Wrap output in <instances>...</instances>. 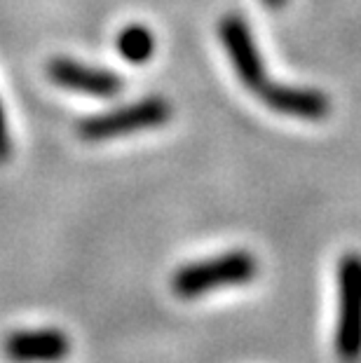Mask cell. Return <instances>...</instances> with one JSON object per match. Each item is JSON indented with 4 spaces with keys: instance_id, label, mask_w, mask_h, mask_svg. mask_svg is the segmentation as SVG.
Returning a JSON list of instances; mask_svg holds the SVG:
<instances>
[{
    "instance_id": "obj_9",
    "label": "cell",
    "mask_w": 361,
    "mask_h": 363,
    "mask_svg": "<svg viewBox=\"0 0 361 363\" xmlns=\"http://www.w3.org/2000/svg\"><path fill=\"white\" fill-rule=\"evenodd\" d=\"M10 157H12V136H10V127H7L3 104H0V164H5Z\"/></svg>"
},
{
    "instance_id": "obj_2",
    "label": "cell",
    "mask_w": 361,
    "mask_h": 363,
    "mask_svg": "<svg viewBox=\"0 0 361 363\" xmlns=\"http://www.w3.org/2000/svg\"><path fill=\"white\" fill-rule=\"evenodd\" d=\"M333 352L340 363L361 361V253H345L335 269Z\"/></svg>"
},
{
    "instance_id": "obj_4",
    "label": "cell",
    "mask_w": 361,
    "mask_h": 363,
    "mask_svg": "<svg viewBox=\"0 0 361 363\" xmlns=\"http://www.w3.org/2000/svg\"><path fill=\"white\" fill-rule=\"evenodd\" d=\"M218 38L226 48V54L233 61L237 78L244 82V87L258 91L265 84V68L260 52L253 40L249 24L237 14H226L218 24Z\"/></svg>"
},
{
    "instance_id": "obj_8",
    "label": "cell",
    "mask_w": 361,
    "mask_h": 363,
    "mask_svg": "<svg viewBox=\"0 0 361 363\" xmlns=\"http://www.w3.org/2000/svg\"><path fill=\"white\" fill-rule=\"evenodd\" d=\"M118 54L129 64H145L152 54H155V38H152L150 28L141 24H129L118 33L115 40Z\"/></svg>"
},
{
    "instance_id": "obj_10",
    "label": "cell",
    "mask_w": 361,
    "mask_h": 363,
    "mask_svg": "<svg viewBox=\"0 0 361 363\" xmlns=\"http://www.w3.org/2000/svg\"><path fill=\"white\" fill-rule=\"evenodd\" d=\"M263 3H265L267 7H272V10H279V7L287 5L289 0H263Z\"/></svg>"
},
{
    "instance_id": "obj_6",
    "label": "cell",
    "mask_w": 361,
    "mask_h": 363,
    "mask_svg": "<svg viewBox=\"0 0 361 363\" xmlns=\"http://www.w3.org/2000/svg\"><path fill=\"white\" fill-rule=\"evenodd\" d=\"M48 75L61 89H71L78 91V94L99 96V99L118 96L122 87H125V80L120 75H115L113 71L80 64V61L66 57L52 59L48 64Z\"/></svg>"
},
{
    "instance_id": "obj_3",
    "label": "cell",
    "mask_w": 361,
    "mask_h": 363,
    "mask_svg": "<svg viewBox=\"0 0 361 363\" xmlns=\"http://www.w3.org/2000/svg\"><path fill=\"white\" fill-rule=\"evenodd\" d=\"M172 104L162 96H145L141 101L127 104L115 111L91 115L78 122V136L89 143L109 141V138L129 136L136 131L157 129L172 120Z\"/></svg>"
},
{
    "instance_id": "obj_1",
    "label": "cell",
    "mask_w": 361,
    "mask_h": 363,
    "mask_svg": "<svg viewBox=\"0 0 361 363\" xmlns=\"http://www.w3.org/2000/svg\"><path fill=\"white\" fill-rule=\"evenodd\" d=\"M258 260L249 251H226L221 256L188 262L172 274V291L181 300L204 298L218 289L244 286L256 279Z\"/></svg>"
},
{
    "instance_id": "obj_5",
    "label": "cell",
    "mask_w": 361,
    "mask_h": 363,
    "mask_svg": "<svg viewBox=\"0 0 361 363\" xmlns=\"http://www.w3.org/2000/svg\"><path fill=\"white\" fill-rule=\"evenodd\" d=\"M71 350V337L59 328H19L3 340V354L12 363H64Z\"/></svg>"
},
{
    "instance_id": "obj_7",
    "label": "cell",
    "mask_w": 361,
    "mask_h": 363,
    "mask_svg": "<svg viewBox=\"0 0 361 363\" xmlns=\"http://www.w3.org/2000/svg\"><path fill=\"white\" fill-rule=\"evenodd\" d=\"M256 94L270 111L298 120H324L331 113V99L312 87H291L265 80Z\"/></svg>"
}]
</instances>
